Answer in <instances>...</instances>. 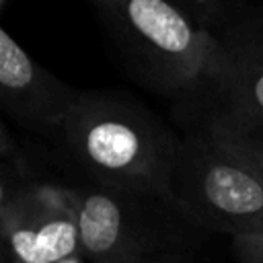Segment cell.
I'll list each match as a JSON object with an SVG mask.
<instances>
[{
	"label": "cell",
	"mask_w": 263,
	"mask_h": 263,
	"mask_svg": "<svg viewBox=\"0 0 263 263\" xmlns=\"http://www.w3.org/2000/svg\"><path fill=\"white\" fill-rule=\"evenodd\" d=\"M60 263H88L80 253L78 255H72V257H68V259H64V261H60Z\"/></svg>",
	"instance_id": "12"
},
{
	"label": "cell",
	"mask_w": 263,
	"mask_h": 263,
	"mask_svg": "<svg viewBox=\"0 0 263 263\" xmlns=\"http://www.w3.org/2000/svg\"><path fill=\"white\" fill-rule=\"evenodd\" d=\"M127 263H205V261L199 259V249H175V251L132 259Z\"/></svg>",
	"instance_id": "11"
},
{
	"label": "cell",
	"mask_w": 263,
	"mask_h": 263,
	"mask_svg": "<svg viewBox=\"0 0 263 263\" xmlns=\"http://www.w3.org/2000/svg\"><path fill=\"white\" fill-rule=\"evenodd\" d=\"M168 199L208 234L263 230V179L232 134L216 125L199 123L183 136Z\"/></svg>",
	"instance_id": "3"
},
{
	"label": "cell",
	"mask_w": 263,
	"mask_h": 263,
	"mask_svg": "<svg viewBox=\"0 0 263 263\" xmlns=\"http://www.w3.org/2000/svg\"><path fill=\"white\" fill-rule=\"evenodd\" d=\"M2 263H60L80 253L78 218L68 187L0 179Z\"/></svg>",
	"instance_id": "5"
},
{
	"label": "cell",
	"mask_w": 263,
	"mask_h": 263,
	"mask_svg": "<svg viewBox=\"0 0 263 263\" xmlns=\"http://www.w3.org/2000/svg\"><path fill=\"white\" fill-rule=\"evenodd\" d=\"M220 41V74L201 107L199 123L263 134V21L245 18Z\"/></svg>",
	"instance_id": "6"
},
{
	"label": "cell",
	"mask_w": 263,
	"mask_h": 263,
	"mask_svg": "<svg viewBox=\"0 0 263 263\" xmlns=\"http://www.w3.org/2000/svg\"><path fill=\"white\" fill-rule=\"evenodd\" d=\"M78 92L31 58L4 27L0 29V103L12 119L53 138Z\"/></svg>",
	"instance_id": "7"
},
{
	"label": "cell",
	"mask_w": 263,
	"mask_h": 263,
	"mask_svg": "<svg viewBox=\"0 0 263 263\" xmlns=\"http://www.w3.org/2000/svg\"><path fill=\"white\" fill-rule=\"evenodd\" d=\"M127 72L146 88L203 107L220 74L222 41L173 0H90Z\"/></svg>",
	"instance_id": "2"
},
{
	"label": "cell",
	"mask_w": 263,
	"mask_h": 263,
	"mask_svg": "<svg viewBox=\"0 0 263 263\" xmlns=\"http://www.w3.org/2000/svg\"><path fill=\"white\" fill-rule=\"evenodd\" d=\"M66 187L78 218L80 255L88 263H127L164 251L199 249L208 236L168 197L92 183Z\"/></svg>",
	"instance_id": "4"
},
{
	"label": "cell",
	"mask_w": 263,
	"mask_h": 263,
	"mask_svg": "<svg viewBox=\"0 0 263 263\" xmlns=\"http://www.w3.org/2000/svg\"><path fill=\"white\" fill-rule=\"evenodd\" d=\"M226 132L232 134V138L236 140L240 150L249 156V160L255 164V168L259 171V175L263 179V134H242V132H232V129H226Z\"/></svg>",
	"instance_id": "10"
},
{
	"label": "cell",
	"mask_w": 263,
	"mask_h": 263,
	"mask_svg": "<svg viewBox=\"0 0 263 263\" xmlns=\"http://www.w3.org/2000/svg\"><path fill=\"white\" fill-rule=\"evenodd\" d=\"M232 251L238 263H263V230L234 236Z\"/></svg>",
	"instance_id": "9"
},
{
	"label": "cell",
	"mask_w": 263,
	"mask_h": 263,
	"mask_svg": "<svg viewBox=\"0 0 263 263\" xmlns=\"http://www.w3.org/2000/svg\"><path fill=\"white\" fill-rule=\"evenodd\" d=\"M189 18L208 33L222 37L226 31L242 23V0H173Z\"/></svg>",
	"instance_id": "8"
},
{
	"label": "cell",
	"mask_w": 263,
	"mask_h": 263,
	"mask_svg": "<svg viewBox=\"0 0 263 263\" xmlns=\"http://www.w3.org/2000/svg\"><path fill=\"white\" fill-rule=\"evenodd\" d=\"M53 140L88 183L168 197L183 138L125 92L80 90Z\"/></svg>",
	"instance_id": "1"
}]
</instances>
